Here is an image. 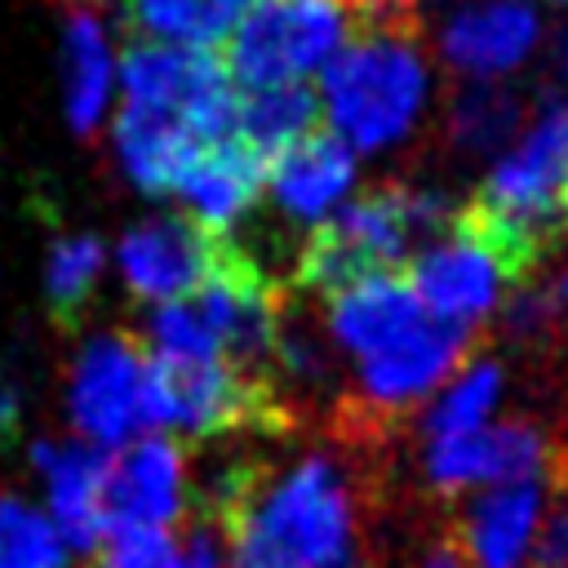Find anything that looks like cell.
<instances>
[{
  "instance_id": "obj_20",
  "label": "cell",
  "mask_w": 568,
  "mask_h": 568,
  "mask_svg": "<svg viewBox=\"0 0 568 568\" xmlns=\"http://www.w3.org/2000/svg\"><path fill=\"white\" fill-rule=\"evenodd\" d=\"M262 191H266V160L248 142L222 138L195 155L191 173L178 186V200L186 204V217L195 226H204L217 240H231V226L257 204Z\"/></svg>"
},
{
  "instance_id": "obj_15",
  "label": "cell",
  "mask_w": 568,
  "mask_h": 568,
  "mask_svg": "<svg viewBox=\"0 0 568 568\" xmlns=\"http://www.w3.org/2000/svg\"><path fill=\"white\" fill-rule=\"evenodd\" d=\"M44 479L49 519L58 524L71 555H93L106 537V466L111 457L80 439H40L31 448Z\"/></svg>"
},
{
  "instance_id": "obj_4",
  "label": "cell",
  "mask_w": 568,
  "mask_h": 568,
  "mask_svg": "<svg viewBox=\"0 0 568 568\" xmlns=\"http://www.w3.org/2000/svg\"><path fill=\"white\" fill-rule=\"evenodd\" d=\"M453 222V209L439 191L386 182L355 200H346L328 222L311 226L302 240V253L293 262V284L320 297H333L337 288L377 275L399 271L404 253Z\"/></svg>"
},
{
  "instance_id": "obj_5",
  "label": "cell",
  "mask_w": 568,
  "mask_h": 568,
  "mask_svg": "<svg viewBox=\"0 0 568 568\" xmlns=\"http://www.w3.org/2000/svg\"><path fill=\"white\" fill-rule=\"evenodd\" d=\"M151 355V351H146ZM284 422L280 386L226 359H160L146 364V426L160 435H231L275 430Z\"/></svg>"
},
{
  "instance_id": "obj_21",
  "label": "cell",
  "mask_w": 568,
  "mask_h": 568,
  "mask_svg": "<svg viewBox=\"0 0 568 568\" xmlns=\"http://www.w3.org/2000/svg\"><path fill=\"white\" fill-rule=\"evenodd\" d=\"M204 146H213V142H200L195 133H186L173 120L133 111V106H120V115H115L120 169L146 195H178L182 178L191 173V164Z\"/></svg>"
},
{
  "instance_id": "obj_28",
  "label": "cell",
  "mask_w": 568,
  "mask_h": 568,
  "mask_svg": "<svg viewBox=\"0 0 568 568\" xmlns=\"http://www.w3.org/2000/svg\"><path fill=\"white\" fill-rule=\"evenodd\" d=\"M0 568H71L58 524L18 493H0Z\"/></svg>"
},
{
  "instance_id": "obj_14",
  "label": "cell",
  "mask_w": 568,
  "mask_h": 568,
  "mask_svg": "<svg viewBox=\"0 0 568 568\" xmlns=\"http://www.w3.org/2000/svg\"><path fill=\"white\" fill-rule=\"evenodd\" d=\"M470 342H475L470 328L430 320L413 337H404L399 346H390L373 359H359V399H364V408L395 413V408H408V404L426 399L430 390H439L448 377H457L470 364L466 359Z\"/></svg>"
},
{
  "instance_id": "obj_3",
  "label": "cell",
  "mask_w": 568,
  "mask_h": 568,
  "mask_svg": "<svg viewBox=\"0 0 568 568\" xmlns=\"http://www.w3.org/2000/svg\"><path fill=\"white\" fill-rule=\"evenodd\" d=\"M426 93L430 75L417 36L359 27L324 67L320 111L351 151H386L417 129Z\"/></svg>"
},
{
  "instance_id": "obj_25",
  "label": "cell",
  "mask_w": 568,
  "mask_h": 568,
  "mask_svg": "<svg viewBox=\"0 0 568 568\" xmlns=\"http://www.w3.org/2000/svg\"><path fill=\"white\" fill-rule=\"evenodd\" d=\"M528 124L524 98L501 80H470L453 93L448 106V138L457 151L484 155L497 146H510Z\"/></svg>"
},
{
  "instance_id": "obj_13",
  "label": "cell",
  "mask_w": 568,
  "mask_h": 568,
  "mask_svg": "<svg viewBox=\"0 0 568 568\" xmlns=\"http://www.w3.org/2000/svg\"><path fill=\"white\" fill-rule=\"evenodd\" d=\"M541 13L532 0H466L439 27L444 62L466 80H501L532 58Z\"/></svg>"
},
{
  "instance_id": "obj_7",
  "label": "cell",
  "mask_w": 568,
  "mask_h": 568,
  "mask_svg": "<svg viewBox=\"0 0 568 568\" xmlns=\"http://www.w3.org/2000/svg\"><path fill=\"white\" fill-rule=\"evenodd\" d=\"M404 275L422 297L426 315L457 328H475L484 315H493L506 288L519 293L528 280L519 262L501 248V240L470 209H457L448 231L417 248Z\"/></svg>"
},
{
  "instance_id": "obj_2",
  "label": "cell",
  "mask_w": 568,
  "mask_h": 568,
  "mask_svg": "<svg viewBox=\"0 0 568 568\" xmlns=\"http://www.w3.org/2000/svg\"><path fill=\"white\" fill-rule=\"evenodd\" d=\"M466 209L501 240L524 275L537 271L546 248L568 240V93L537 106Z\"/></svg>"
},
{
  "instance_id": "obj_10",
  "label": "cell",
  "mask_w": 568,
  "mask_h": 568,
  "mask_svg": "<svg viewBox=\"0 0 568 568\" xmlns=\"http://www.w3.org/2000/svg\"><path fill=\"white\" fill-rule=\"evenodd\" d=\"M555 439L532 422H488L466 435L426 439L422 475L439 497H457L470 488H497L519 479H555L559 475Z\"/></svg>"
},
{
  "instance_id": "obj_26",
  "label": "cell",
  "mask_w": 568,
  "mask_h": 568,
  "mask_svg": "<svg viewBox=\"0 0 568 568\" xmlns=\"http://www.w3.org/2000/svg\"><path fill=\"white\" fill-rule=\"evenodd\" d=\"M501 386H506V368L497 359H470L430 399V408L422 417V435L444 439V435H466V430L488 426L493 408L501 404Z\"/></svg>"
},
{
  "instance_id": "obj_31",
  "label": "cell",
  "mask_w": 568,
  "mask_h": 568,
  "mask_svg": "<svg viewBox=\"0 0 568 568\" xmlns=\"http://www.w3.org/2000/svg\"><path fill=\"white\" fill-rule=\"evenodd\" d=\"M413 568H475V564L466 559V550H462V541L453 537V528H444V537H435V541L417 555Z\"/></svg>"
},
{
  "instance_id": "obj_17",
  "label": "cell",
  "mask_w": 568,
  "mask_h": 568,
  "mask_svg": "<svg viewBox=\"0 0 568 568\" xmlns=\"http://www.w3.org/2000/svg\"><path fill=\"white\" fill-rule=\"evenodd\" d=\"M355 186V151L320 124L315 133L297 138L288 151H280L266 164V195L271 204L293 222H328Z\"/></svg>"
},
{
  "instance_id": "obj_11",
  "label": "cell",
  "mask_w": 568,
  "mask_h": 568,
  "mask_svg": "<svg viewBox=\"0 0 568 568\" xmlns=\"http://www.w3.org/2000/svg\"><path fill=\"white\" fill-rule=\"evenodd\" d=\"M222 248H226V240L209 235L186 213H173V217H146V222L129 226L120 235L115 266L133 297H142L151 306H169V302H182L204 288Z\"/></svg>"
},
{
  "instance_id": "obj_16",
  "label": "cell",
  "mask_w": 568,
  "mask_h": 568,
  "mask_svg": "<svg viewBox=\"0 0 568 568\" xmlns=\"http://www.w3.org/2000/svg\"><path fill=\"white\" fill-rule=\"evenodd\" d=\"M328 302V337L337 351L355 359H373L404 337H413L422 324H430L422 297L413 293L404 271H377L346 288H337Z\"/></svg>"
},
{
  "instance_id": "obj_30",
  "label": "cell",
  "mask_w": 568,
  "mask_h": 568,
  "mask_svg": "<svg viewBox=\"0 0 568 568\" xmlns=\"http://www.w3.org/2000/svg\"><path fill=\"white\" fill-rule=\"evenodd\" d=\"M359 18V27H382V31H408L417 36V18L439 4V0H346Z\"/></svg>"
},
{
  "instance_id": "obj_19",
  "label": "cell",
  "mask_w": 568,
  "mask_h": 568,
  "mask_svg": "<svg viewBox=\"0 0 568 568\" xmlns=\"http://www.w3.org/2000/svg\"><path fill=\"white\" fill-rule=\"evenodd\" d=\"M62 106H67V124L89 138L102 129L106 111H111V89L120 80L111 40H106V22L98 13L93 0H67L62 4Z\"/></svg>"
},
{
  "instance_id": "obj_18",
  "label": "cell",
  "mask_w": 568,
  "mask_h": 568,
  "mask_svg": "<svg viewBox=\"0 0 568 568\" xmlns=\"http://www.w3.org/2000/svg\"><path fill=\"white\" fill-rule=\"evenodd\" d=\"M550 488L555 479H519V484H497L470 497V506L453 528L466 559L475 568H528Z\"/></svg>"
},
{
  "instance_id": "obj_6",
  "label": "cell",
  "mask_w": 568,
  "mask_h": 568,
  "mask_svg": "<svg viewBox=\"0 0 568 568\" xmlns=\"http://www.w3.org/2000/svg\"><path fill=\"white\" fill-rule=\"evenodd\" d=\"M346 44V0H253L222 49L240 93L306 84Z\"/></svg>"
},
{
  "instance_id": "obj_1",
  "label": "cell",
  "mask_w": 568,
  "mask_h": 568,
  "mask_svg": "<svg viewBox=\"0 0 568 568\" xmlns=\"http://www.w3.org/2000/svg\"><path fill=\"white\" fill-rule=\"evenodd\" d=\"M195 515L222 532L226 568H368L355 493L328 457H302L275 475L231 466Z\"/></svg>"
},
{
  "instance_id": "obj_12",
  "label": "cell",
  "mask_w": 568,
  "mask_h": 568,
  "mask_svg": "<svg viewBox=\"0 0 568 568\" xmlns=\"http://www.w3.org/2000/svg\"><path fill=\"white\" fill-rule=\"evenodd\" d=\"M186 515V453L173 435H138L106 466V532L173 528Z\"/></svg>"
},
{
  "instance_id": "obj_29",
  "label": "cell",
  "mask_w": 568,
  "mask_h": 568,
  "mask_svg": "<svg viewBox=\"0 0 568 568\" xmlns=\"http://www.w3.org/2000/svg\"><path fill=\"white\" fill-rule=\"evenodd\" d=\"M550 510L537 528V541H532V555H528V568H568V466L555 475V488H550Z\"/></svg>"
},
{
  "instance_id": "obj_24",
  "label": "cell",
  "mask_w": 568,
  "mask_h": 568,
  "mask_svg": "<svg viewBox=\"0 0 568 568\" xmlns=\"http://www.w3.org/2000/svg\"><path fill=\"white\" fill-rule=\"evenodd\" d=\"M324 124L320 93L311 84H288V89H262V93H240V115H235V138L248 142L266 164L288 151L297 138L315 133Z\"/></svg>"
},
{
  "instance_id": "obj_23",
  "label": "cell",
  "mask_w": 568,
  "mask_h": 568,
  "mask_svg": "<svg viewBox=\"0 0 568 568\" xmlns=\"http://www.w3.org/2000/svg\"><path fill=\"white\" fill-rule=\"evenodd\" d=\"M124 27L142 44H173L213 53L231 40L253 0H115Z\"/></svg>"
},
{
  "instance_id": "obj_27",
  "label": "cell",
  "mask_w": 568,
  "mask_h": 568,
  "mask_svg": "<svg viewBox=\"0 0 568 568\" xmlns=\"http://www.w3.org/2000/svg\"><path fill=\"white\" fill-rule=\"evenodd\" d=\"M102 266H106V248L89 231L58 235L49 244V257H44V302H49V311H53V320L62 328H71L89 311V297H93V288L102 280Z\"/></svg>"
},
{
  "instance_id": "obj_8",
  "label": "cell",
  "mask_w": 568,
  "mask_h": 568,
  "mask_svg": "<svg viewBox=\"0 0 568 568\" xmlns=\"http://www.w3.org/2000/svg\"><path fill=\"white\" fill-rule=\"evenodd\" d=\"M120 106L173 120L200 142L235 138L240 89L231 84L217 53L138 40L120 62Z\"/></svg>"
},
{
  "instance_id": "obj_22",
  "label": "cell",
  "mask_w": 568,
  "mask_h": 568,
  "mask_svg": "<svg viewBox=\"0 0 568 568\" xmlns=\"http://www.w3.org/2000/svg\"><path fill=\"white\" fill-rule=\"evenodd\" d=\"M89 568H226L222 532L204 515H186L173 528H111L89 555Z\"/></svg>"
},
{
  "instance_id": "obj_32",
  "label": "cell",
  "mask_w": 568,
  "mask_h": 568,
  "mask_svg": "<svg viewBox=\"0 0 568 568\" xmlns=\"http://www.w3.org/2000/svg\"><path fill=\"white\" fill-rule=\"evenodd\" d=\"M22 417V382L0 368V435H9Z\"/></svg>"
},
{
  "instance_id": "obj_9",
  "label": "cell",
  "mask_w": 568,
  "mask_h": 568,
  "mask_svg": "<svg viewBox=\"0 0 568 568\" xmlns=\"http://www.w3.org/2000/svg\"><path fill=\"white\" fill-rule=\"evenodd\" d=\"M146 346L129 333H93L67 377V413L80 444L124 448L146 426Z\"/></svg>"
}]
</instances>
